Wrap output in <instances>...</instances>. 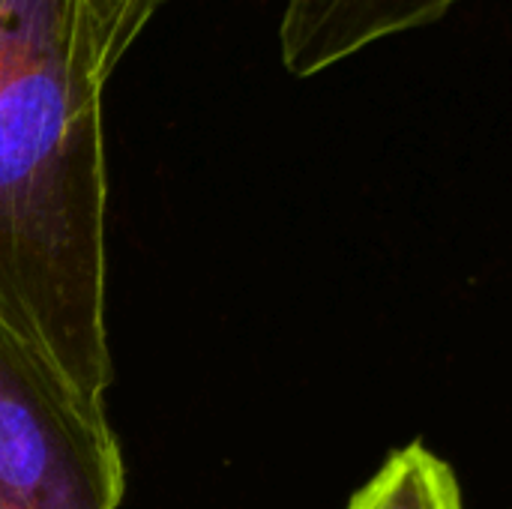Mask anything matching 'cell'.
<instances>
[{"label": "cell", "mask_w": 512, "mask_h": 509, "mask_svg": "<svg viewBox=\"0 0 512 509\" xmlns=\"http://www.w3.org/2000/svg\"><path fill=\"white\" fill-rule=\"evenodd\" d=\"M102 90L81 0H0V324L105 408Z\"/></svg>", "instance_id": "cell-1"}, {"label": "cell", "mask_w": 512, "mask_h": 509, "mask_svg": "<svg viewBox=\"0 0 512 509\" xmlns=\"http://www.w3.org/2000/svg\"><path fill=\"white\" fill-rule=\"evenodd\" d=\"M123 492L105 408L0 324V509H117Z\"/></svg>", "instance_id": "cell-2"}, {"label": "cell", "mask_w": 512, "mask_h": 509, "mask_svg": "<svg viewBox=\"0 0 512 509\" xmlns=\"http://www.w3.org/2000/svg\"><path fill=\"white\" fill-rule=\"evenodd\" d=\"M462 0H288L279 21L282 66L312 78L357 51L441 21Z\"/></svg>", "instance_id": "cell-3"}, {"label": "cell", "mask_w": 512, "mask_h": 509, "mask_svg": "<svg viewBox=\"0 0 512 509\" xmlns=\"http://www.w3.org/2000/svg\"><path fill=\"white\" fill-rule=\"evenodd\" d=\"M345 509H465L453 468L420 441L390 453Z\"/></svg>", "instance_id": "cell-4"}, {"label": "cell", "mask_w": 512, "mask_h": 509, "mask_svg": "<svg viewBox=\"0 0 512 509\" xmlns=\"http://www.w3.org/2000/svg\"><path fill=\"white\" fill-rule=\"evenodd\" d=\"M159 6L162 0H81L84 45L102 81L111 78Z\"/></svg>", "instance_id": "cell-5"}]
</instances>
